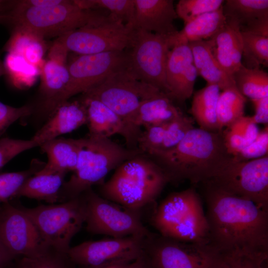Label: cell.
<instances>
[{
  "label": "cell",
  "mask_w": 268,
  "mask_h": 268,
  "mask_svg": "<svg viewBox=\"0 0 268 268\" xmlns=\"http://www.w3.org/2000/svg\"><path fill=\"white\" fill-rule=\"evenodd\" d=\"M202 183L210 243L217 250L268 251V210L249 200Z\"/></svg>",
  "instance_id": "6da1fadb"
},
{
  "label": "cell",
  "mask_w": 268,
  "mask_h": 268,
  "mask_svg": "<svg viewBox=\"0 0 268 268\" xmlns=\"http://www.w3.org/2000/svg\"><path fill=\"white\" fill-rule=\"evenodd\" d=\"M147 155L162 168L170 182L188 180L193 183L207 180L231 156L221 133L200 128L190 130L174 147Z\"/></svg>",
  "instance_id": "7a4b0ae2"
},
{
  "label": "cell",
  "mask_w": 268,
  "mask_h": 268,
  "mask_svg": "<svg viewBox=\"0 0 268 268\" xmlns=\"http://www.w3.org/2000/svg\"><path fill=\"white\" fill-rule=\"evenodd\" d=\"M170 182L162 168L141 153L115 169L111 178L100 185V195L125 207L139 211L153 202Z\"/></svg>",
  "instance_id": "3957f363"
},
{
  "label": "cell",
  "mask_w": 268,
  "mask_h": 268,
  "mask_svg": "<svg viewBox=\"0 0 268 268\" xmlns=\"http://www.w3.org/2000/svg\"><path fill=\"white\" fill-rule=\"evenodd\" d=\"M80 139L75 169L69 179L64 182L59 202L78 197L93 185H101L112 170L126 160L142 153L138 149H129L109 138L88 134Z\"/></svg>",
  "instance_id": "277c9868"
},
{
  "label": "cell",
  "mask_w": 268,
  "mask_h": 268,
  "mask_svg": "<svg viewBox=\"0 0 268 268\" xmlns=\"http://www.w3.org/2000/svg\"><path fill=\"white\" fill-rule=\"evenodd\" d=\"M151 222L162 236L187 243L210 244L206 213L194 188L169 194L157 206Z\"/></svg>",
  "instance_id": "5b68a950"
},
{
  "label": "cell",
  "mask_w": 268,
  "mask_h": 268,
  "mask_svg": "<svg viewBox=\"0 0 268 268\" xmlns=\"http://www.w3.org/2000/svg\"><path fill=\"white\" fill-rule=\"evenodd\" d=\"M110 16L96 10L84 9L74 0H66L61 4L47 7L17 8L13 7L7 19L15 27L23 28L45 38L61 36L80 28L95 25Z\"/></svg>",
  "instance_id": "8992f818"
},
{
  "label": "cell",
  "mask_w": 268,
  "mask_h": 268,
  "mask_svg": "<svg viewBox=\"0 0 268 268\" xmlns=\"http://www.w3.org/2000/svg\"><path fill=\"white\" fill-rule=\"evenodd\" d=\"M20 208L32 220L46 244L65 254L71 247L72 238L85 223L86 216L82 194L59 204Z\"/></svg>",
  "instance_id": "52a82bcc"
},
{
  "label": "cell",
  "mask_w": 268,
  "mask_h": 268,
  "mask_svg": "<svg viewBox=\"0 0 268 268\" xmlns=\"http://www.w3.org/2000/svg\"><path fill=\"white\" fill-rule=\"evenodd\" d=\"M164 92L135 78L126 67L113 72L82 95L103 103L140 134L142 130L134 124L137 109L144 102Z\"/></svg>",
  "instance_id": "ba28073f"
},
{
  "label": "cell",
  "mask_w": 268,
  "mask_h": 268,
  "mask_svg": "<svg viewBox=\"0 0 268 268\" xmlns=\"http://www.w3.org/2000/svg\"><path fill=\"white\" fill-rule=\"evenodd\" d=\"M249 200L268 210V156L239 161L230 156L202 183Z\"/></svg>",
  "instance_id": "9c48e42d"
},
{
  "label": "cell",
  "mask_w": 268,
  "mask_h": 268,
  "mask_svg": "<svg viewBox=\"0 0 268 268\" xmlns=\"http://www.w3.org/2000/svg\"><path fill=\"white\" fill-rule=\"evenodd\" d=\"M86 203L87 231L113 238L145 237L151 232L143 224L139 211L106 199L92 188L82 194Z\"/></svg>",
  "instance_id": "30bf717a"
},
{
  "label": "cell",
  "mask_w": 268,
  "mask_h": 268,
  "mask_svg": "<svg viewBox=\"0 0 268 268\" xmlns=\"http://www.w3.org/2000/svg\"><path fill=\"white\" fill-rule=\"evenodd\" d=\"M135 30L110 13L101 23L68 32L56 41L68 52L77 55L124 51L131 48Z\"/></svg>",
  "instance_id": "8fae6325"
},
{
  "label": "cell",
  "mask_w": 268,
  "mask_h": 268,
  "mask_svg": "<svg viewBox=\"0 0 268 268\" xmlns=\"http://www.w3.org/2000/svg\"><path fill=\"white\" fill-rule=\"evenodd\" d=\"M171 35H160L136 29L128 51L127 70L135 78L168 95L166 66L172 48Z\"/></svg>",
  "instance_id": "7c38bea8"
},
{
  "label": "cell",
  "mask_w": 268,
  "mask_h": 268,
  "mask_svg": "<svg viewBox=\"0 0 268 268\" xmlns=\"http://www.w3.org/2000/svg\"><path fill=\"white\" fill-rule=\"evenodd\" d=\"M217 251L210 244L187 243L152 232L142 245L152 268H209Z\"/></svg>",
  "instance_id": "4fadbf2b"
},
{
  "label": "cell",
  "mask_w": 268,
  "mask_h": 268,
  "mask_svg": "<svg viewBox=\"0 0 268 268\" xmlns=\"http://www.w3.org/2000/svg\"><path fill=\"white\" fill-rule=\"evenodd\" d=\"M128 60V50L77 55L67 64L69 81L57 100L56 109L71 97L92 89L113 72L126 68Z\"/></svg>",
  "instance_id": "5bb4252c"
},
{
  "label": "cell",
  "mask_w": 268,
  "mask_h": 268,
  "mask_svg": "<svg viewBox=\"0 0 268 268\" xmlns=\"http://www.w3.org/2000/svg\"><path fill=\"white\" fill-rule=\"evenodd\" d=\"M0 240L14 259L17 256L34 258L50 250L30 218L20 207L4 202L0 209Z\"/></svg>",
  "instance_id": "9a60e30c"
},
{
  "label": "cell",
  "mask_w": 268,
  "mask_h": 268,
  "mask_svg": "<svg viewBox=\"0 0 268 268\" xmlns=\"http://www.w3.org/2000/svg\"><path fill=\"white\" fill-rule=\"evenodd\" d=\"M144 238L128 236L85 241L70 247L67 255L76 267L97 266L120 259H135L141 253Z\"/></svg>",
  "instance_id": "2e32d148"
},
{
  "label": "cell",
  "mask_w": 268,
  "mask_h": 268,
  "mask_svg": "<svg viewBox=\"0 0 268 268\" xmlns=\"http://www.w3.org/2000/svg\"><path fill=\"white\" fill-rule=\"evenodd\" d=\"M68 52L55 41L50 49L48 60L45 61L40 68V92L43 100L37 116L42 123H44L55 111L57 100L69 81L67 64Z\"/></svg>",
  "instance_id": "e0dca14e"
},
{
  "label": "cell",
  "mask_w": 268,
  "mask_h": 268,
  "mask_svg": "<svg viewBox=\"0 0 268 268\" xmlns=\"http://www.w3.org/2000/svg\"><path fill=\"white\" fill-rule=\"evenodd\" d=\"M81 98L86 109L88 134L109 138L113 135L119 134L124 138L127 148L137 149L140 134L134 131L119 116L98 100L83 95Z\"/></svg>",
  "instance_id": "ac0fdd59"
},
{
  "label": "cell",
  "mask_w": 268,
  "mask_h": 268,
  "mask_svg": "<svg viewBox=\"0 0 268 268\" xmlns=\"http://www.w3.org/2000/svg\"><path fill=\"white\" fill-rule=\"evenodd\" d=\"M85 104L80 98L60 104L37 131L31 139L39 146L41 144L69 133L86 125Z\"/></svg>",
  "instance_id": "d6986e66"
},
{
  "label": "cell",
  "mask_w": 268,
  "mask_h": 268,
  "mask_svg": "<svg viewBox=\"0 0 268 268\" xmlns=\"http://www.w3.org/2000/svg\"><path fill=\"white\" fill-rule=\"evenodd\" d=\"M172 0H134V27L155 34L172 35L178 31L173 22L178 16Z\"/></svg>",
  "instance_id": "ffe728a7"
},
{
  "label": "cell",
  "mask_w": 268,
  "mask_h": 268,
  "mask_svg": "<svg viewBox=\"0 0 268 268\" xmlns=\"http://www.w3.org/2000/svg\"><path fill=\"white\" fill-rule=\"evenodd\" d=\"M206 41L219 65L233 76L243 65L242 39L238 24L226 20V24Z\"/></svg>",
  "instance_id": "44dd1931"
},
{
  "label": "cell",
  "mask_w": 268,
  "mask_h": 268,
  "mask_svg": "<svg viewBox=\"0 0 268 268\" xmlns=\"http://www.w3.org/2000/svg\"><path fill=\"white\" fill-rule=\"evenodd\" d=\"M80 139L56 138L41 144V151L46 153L48 162L38 172L48 174L73 172L76 167Z\"/></svg>",
  "instance_id": "7402d4cb"
},
{
  "label": "cell",
  "mask_w": 268,
  "mask_h": 268,
  "mask_svg": "<svg viewBox=\"0 0 268 268\" xmlns=\"http://www.w3.org/2000/svg\"><path fill=\"white\" fill-rule=\"evenodd\" d=\"M188 44L198 74L207 81V84L216 85L222 91L236 88L233 76L219 65L206 40L192 42Z\"/></svg>",
  "instance_id": "603a6c76"
},
{
  "label": "cell",
  "mask_w": 268,
  "mask_h": 268,
  "mask_svg": "<svg viewBox=\"0 0 268 268\" xmlns=\"http://www.w3.org/2000/svg\"><path fill=\"white\" fill-rule=\"evenodd\" d=\"M226 23L223 5L215 11L203 14L185 25L183 29L170 36L172 48L190 42L206 40L214 35Z\"/></svg>",
  "instance_id": "cb8c5ba5"
},
{
  "label": "cell",
  "mask_w": 268,
  "mask_h": 268,
  "mask_svg": "<svg viewBox=\"0 0 268 268\" xmlns=\"http://www.w3.org/2000/svg\"><path fill=\"white\" fill-rule=\"evenodd\" d=\"M66 174H42L37 172L23 183L15 198L25 197L54 204L59 201L60 193L65 182Z\"/></svg>",
  "instance_id": "d4e9b609"
},
{
  "label": "cell",
  "mask_w": 268,
  "mask_h": 268,
  "mask_svg": "<svg viewBox=\"0 0 268 268\" xmlns=\"http://www.w3.org/2000/svg\"><path fill=\"white\" fill-rule=\"evenodd\" d=\"M182 113L173 103L172 99L162 93L144 102L138 108L134 119V126L141 129L149 126L167 124Z\"/></svg>",
  "instance_id": "484cf974"
},
{
  "label": "cell",
  "mask_w": 268,
  "mask_h": 268,
  "mask_svg": "<svg viewBox=\"0 0 268 268\" xmlns=\"http://www.w3.org/2000/svg\"><path fill=\"white\" fill-rule=\"evenodd\" d=\"M5 49L7 53L21 56L39 69L45 62L43 59L46 51L44 38L23 28L14 27Z\"/></svg>",
  "instance_id": "4316f807"
},
{
  "label": "cell",
  "mask_w": 268,
  "mask_h": 268,
  "mask_svg": "<svg viewBox=\"0 0 268 268\" xmlns=\"http://www.w3.org/2000/svg\"><path fill=\"white\" fill-rule=\"evenodd\" d=\"M220 90L217 85L207 84L194 94L191 112L200 128L218 132L216 106Z\"/></svg>",
  "instance_id": "83f0119b"
},
{
  "label": "cell",
  "mask_w": 268,
  "mask_h": 268,
  "mask_svg": "<svg viewBox=\"0 0 268 268\" xmlns=\"http://www.w3.org/2000/svg\"><path fill=\"white\" fill-rule=\"evenodd\" d=\"M209 268H268V251L217 250Z\"/></svg>",
  "instance_id": "f1b7e54d"
},
{
  "label": "cell",
  "mask_w": 268,
  "mask_h": 268,
  "mask_svg": "<svg viewBox=\"0 0 268 268\" xmlns=\"http://www.w3.org/2000/svg\"><path fill=\"white\" fill-rule=\"evenodd\" d=\"M223 5L226 20L238 24L240 29L253 21L268 17V0H227Z\"/></svg>",
  "instance_id": "f546056e"
},
{
  "label": "cell",
  "mask_w": 268,
  "mask_h": 268,
  "mask_svg": "<svg viewBox=\"0 0 268 268\" xmlns=\"http://www.w3.org/2000/svg\"><path fill=\"white\" fill-rule=\"evenodd\" d=\"M237 89L251 100L268 97V74L259 68H250L243 65L233 74Z\"/></svg>",
  "instance_id": "4dcf8cb0"
},
{
  "label": "cell",
  "mask_w": 268,
  "mask_h": 268,
  "mask_svg": "<svg viewBox=\"0 0 268 268\" xmlns=\"http://www.w3.org/2000/svg\"><path fill=\"white\" fill-rule=\"evenodd\" d=\"M192 63V53L188 44L175 45L169 51L166 66V80L168 96L171 98Z\"/></svg>",
  "instance_id": "1f68e13d"
},
{
  "label": "cell",
  "mask_w": 268,
  "mask_h": 268,
  "mask_svg": "<svg viewBox=\"0 0 268 268\" xmlns=\"http://www.w3.org/2000/svg\"><path fill=\"white\" fill-rule=\"evenodd\" d=\"M246 99L237 88L226 89L220 93L216 106L218 132L228 128L244 116Z\"/></svg>",
  "instance_id": "d6a6232c"
},
{
  "label": "cell",
  "mask_w": 268,
  "mask_h": 268,
  "mask_svg": "<svg viewBox=\"0 0 268 268\" xmlns=\"http://www.w3.org/2000/svg\"><path fill=\"white\" fill-rule=\"evenodd\" d=\"M7 74L12 84L19 89L32 86L40 75V69L20 56L7 53L3 62Z\"/></svg>",
  "instance_id": "836d02e7"
},
{
  "label": "cell",
  "mask_w": 268,
  "mask_h": 268,
  "mask_svg": "<svg viewBox=\"0 0 268 268\" xmlns=\"http://www.w3.org/2000/svg\"><path fill=\"white\" fill-rule=\"evenodd\" d=\"M241 32L243 49L242 58L250 68H259L261 65H268V37Z\"/></svg>",
  "instance_id": "e575fe53"
},
{
  "label": "cell",
  "mask_w": 268,
  "mask_h": 268,
  "mask_svg": "<svg viewBox=\"0 0 268 268\" xmlns=\"http://www.w3.org/2000/svg\"><path fill=\"white\" fill-rule=\"evenodd\" d=\"M75 3L84 9H104L134 27L135 17L134 0H75Z\"/></svg>",
  "instance_id": "d590c367"
},
{
  "label": "cell",
  "mask_w": 268,
  "mask_h": 268,
  "mask_svg": "<svg viewBox=\"0 0 268 268\" xmlns=\"http://www.w3.org/2000/svg\"><path fill=\"white\" fill-rule=\"evenodd\" d=\"M46 163L37 159H33L27 170L0 174V203L7 202L14 198L17 192L30 177L40 171Z\"/></svg>",
  "instance_id": "8d00e7d4"
},
{
  "label": "cell",
  "mask_w": 268,
  "mask_h": 268,
  "mask_svg": "<svg viewBox=\"0 0 268 268\" xmlns=\"http://www.w3.org/2000/svg\"><path fill=\"white\" fill-rule=\"evenodd\" d=\"M223 0H180L175 8L177 16L184 24L208 12L218 9L224 2Z\"/></svg>",
  "instance_id": "74e56055"
},
{
  "label": "cell",
  "mask_w": 268,
  "mask_h": 268,
  "mask_svg": "<svg viewBox=\"0 0 268 268\" xmlns=\"http://www.w3.org/2000/svg\"><path fill=\"white\" fill-rule=\"evenodd\" d=\"M16 268H75L67 254L51 250L37 257H22Z\"/></svg>",
  "instance_id": "f35d334b"
},
{
  "label": "cell",
  "mask_w": 268,
  "mask_h": 268,
  "mask_svg": "<svg viewBox=\"0 0 268 268\" xmlns=\"http://www.w3.org/2000/svg\"><path fill=\"white\" fill-rule=\"evenodd\" d=\"M193 124V119L183 113L170 122L167 125L162 145L159 150L155 152L167 150L174 147L190 130L194 128Z\"/></svg>",
  "instance_id": "ab89813d"
},
{
  "label": "cell",
  "mask_w": 268,
  "mask_h": 268,
  "mask_svg": "<svg viewBox=\"0 0 268 268\" xmlns=\"http://www.w3.org/2000/svg\"><path fill=\"white\" fill-rule=\"evenodd\" d=\"M168 123L144 128V130L141 132L137 140V148L146 155L159 150L163 142Z\"/></svg>",
  "instance_id": "60d3db41"
},
{
  "label": "cell",
  "mask_w": 268,
  "mask_h": 268,
  "mask_svg": "<svg viewBox=\"0 0 268 268\" xmlns=\"http://www.w3.org/2000/svg\"><path fill=\"white\" fill-rule=\"evenodd\" d=\"M37 146V144L32 139L0 138V169L17 155Z\"/></svg>",
  "instance_id": "b9f144b4"
},
{
  "label": "cell",
  "mask_w": 268,
  "mask_h": 268,
  "mask_svg": "<svg viewBox=\"0 0 268 268\" xmlns=\"http://www.w3.org/2000/svg\"><path fill=\"white\" fill-rule=\"evenodd\" d=\"M268 126L260 131L257 138L245 146L236 155L232 156L239 161H247L261 158L268 155Z\"/></svg>",
  "instance_id": "7bdbcfd3"
},
{
  "label": "cell",
  "mask_w": 268,
  "mask_h": 268,
  "mask_svg": "<svg viewBox=\"0 0 268 268\" xmlns=\"http://www.w3.org/2000/svg\"><path fill=\"white\" fill-rule=\"evenodd\" d=\"M33 112L30 105L14 107L0 101V136L16 121L30 116Z\"/></svg>",
  "instance_id": "ee69618b"
},
{
  "label": "cell",
  "mask_w": 268,
  "mask_h": 268,
  "mask_svg": "<svg viewBox=\"0 0 268 268\" xmlns=\"http://www.w3.org/2000/svg\"><path fill=\"white\" fill-rule=\"evenodd\" d=\"M223 135L225 147L229 155L234 156L241 151L246 145V141L241 133L230 126Z\"/></svg>",
  "instance_id": "f6af8a7d"
},
{
  "label": "cell",
  "mask_w": 268,
  "mask_h": 268,
  "mask_svg": "<svg viewBox=\"0 0 268 268\" xmlns=\"http://www.w3.org/2000/svg\"><path fill=\"white\" fill-rule=\"evenodd\" d=\"M231 126L237 129L243 136L247 145L257 138L260 131L257 124L252 120L251 117L244 116Z\"/></svg>",
  "instance_id": "bcb514c9"
},
{
  "label": "cell",
  "mask_w": 268,
  "mask_h": 268,
  "mask_svg": "<svg viewBox=\"0 0 268 268\" xmlns=\"http://www.w3.org/2000/svg\"><path fill=\"white\" fill-rule=\"evenodd\" d=\"M255 109V114L251 116L256 124L268 123V97L252 100Z\"/></svg>",
  "instance_id": "7dc6e473"
},
{
  "label": "cell",
  "mask_w": 268,
  "mask_h": 268,
  "mask_svg": "<svg viewBox=\"0 0 268 268\" xmlns=\"http://www.w3.org/2000/svg\"><path fill=\"white\" fill-rule=\"evenodd\" d=\"M240 30L268 37V17L258 19L242 27Z\"/></svg>",
  "instance_id": "c3c4849f"
},
{
  "label": "cell",
  "mask_w": 268,
  "mask_h": 268,
  "mask_svg": "<svg viewBox=\"0 0 268 268\" xmlns=\"http://www.w3.org/2000/svg\"><path fill=\"white\" fill-rule=\"evenodd\" d=\"M66 0H22L15 2L13 7L17 8L47 7L63 3Z\"/></svg>",
  "instance_id": "681fc988"
},
{
  "label": "cell",
  "mask_w": 268,
  "mask_h": 268,
  "mask_svg": "<svg viewBox=\"0 0 268 268\" xmlns=\"http://www.w3.org/2000/svg\"><path fill=\"white\" fill-rule=\"evenodd\" d=\"M134 260V259H120L107 263L99 266L90 267H75V268H128L131 263Z\"/></svg>",
  "instance_id": "f907efd6"
},
{
  "label": "cell",
  "mask_w": 268,
  "mask_h": 268,
  "mask_svg": "<svg viewBox=\"0 0 268 268\" xmlns=\"http://www.w3.org/2000/svg\"><path fill=\"white\" fill-rule=\"evenodd\" d=\"M128 268H152L145 256L141 252L140 255L133 261Z\"/></svg>",
  "instance_id": "816d5d0a"
},
{
  "label": "cell",
  "mask_w": 268,
  "mask_h": 268,
  "mask_svg": "<svg viewBox=\"0 0 268 268\" xmlns=\"http://www.w3.org/2000/svg\"><path fill=\"white\" fill-rule=\"evenodd\" d=\"M13 258L5 250L0 240V266H4Z\"/></svg>",
  "instance_id": "f5cc1de1"
},
{
  "label": "cell",
  "mask_w": 268,
  "mask_h": 268,
  "mask_svg": "<svg viewBox=\"0 0 268 268\" xmlns=\"http://www.w3.org/2000/svg\"><path fill=\"white\" fill-rule=\"evenodd\" d=\"M4 1L0 0V20L6 19V14L4 13Z\"/></svg>",
  "instance_id": "db71d44e"
},
{
  "label": "cell",
  "mask_w": 268,
  "mask_h": 268,
  "mask_svg": "<svg viewBox=\"0 0 268 268\" xmlns=\"http://www.w3.org/2000/svg\"><path fill=\"white\" fill-rule=\"evenodd\" d=\"M5 74V70L4 67L3 63L0 60V76Z\"/></svg>",
  "instance_id": "11a10c76"
}]
</instances>
